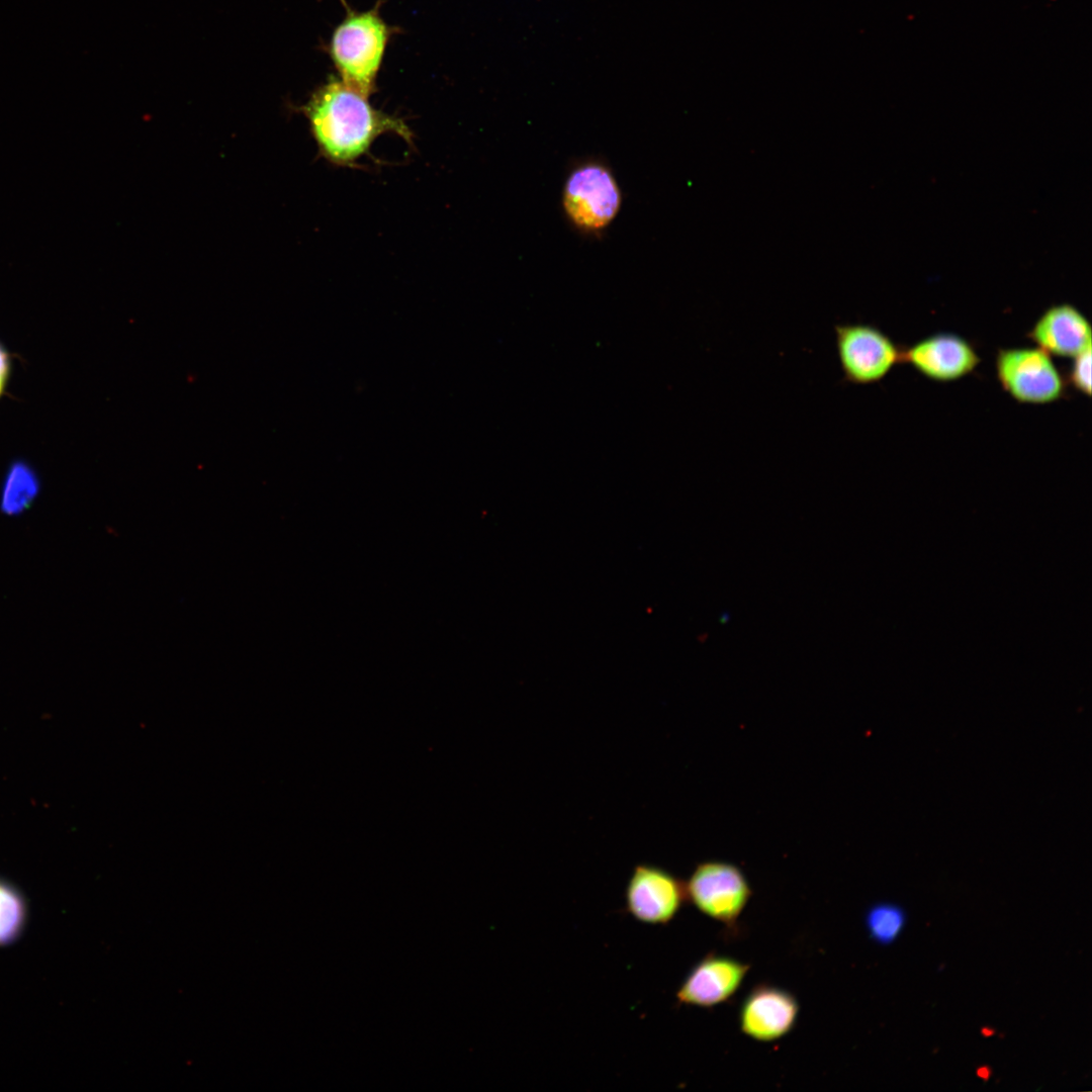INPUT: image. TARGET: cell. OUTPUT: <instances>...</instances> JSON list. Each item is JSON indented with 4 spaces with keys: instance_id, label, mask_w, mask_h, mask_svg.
Returning <instances> with one entry per match:
<instances>
[{
    "instance_id": "obj_1",
    "label": "cell",
    "mask_w": 1092,
    "mask_h": 1092,
    "mask_svg": "<svg viewBox=\"0 0 1092 1092\" xmlns=\"http://www.w3.org/2000/svg\"><path fill=\"white\" fill-rule=\"evenodd\" d=\"M300 111L320 154L338 166H355L383 133L413 143V133L401 119L375 110L366 96L344 82L330 81L317 89Z\"/></svg>"
},
{
    "instance_id": "obj_2",
    "label": "cell",
    "mask_w": 1092,
    "mask_h": 1092,
    "mask_svg": "<svg viewBox=\"0 0 1092 1092\" xmlns=\"http://www.w3.org/2000/svg\"><path fill=\"white\" fill-rule=\"evenodd\" d=\"M623 193L613 170L599 160L576 164L568 173L561 205L568 221L579 232L598 235L618 216Z\"/></svg>"
},
{
    "instance_id": "obj_3",
    "label": "cell",
    "mask_w": 1092,
    "mask_h": 1092,
    "mask_svg": "<svg viewBox=\"0 0 1092 1092\" xmlns=\"http://www.w3.org/2000/svg\"><path fill=\"white\" fill-rule=\"evenodd\" d=\"M387 39V29L373 12L348 17L335 31L332 55L343 82L368 97Z\"/></svg>"
},
{
    "instance_id": "obj_4",
    "label": "cell",
    "mask_w": 1092,
    "mask_h": 1092,
    "mask_svg": "<svg viewBox=\"0 0 1092 1092\" xmlns=\"http://www.w3.org/2000/svg\"><path fill=\"white\" fill-rule=\"evenodd\" d=\"M834 334L842 383L879 382L901 363L902 348L875 326L838 324L834 326Z\"/></svg>"
},
{
    "instance_id": "obj_5",
    "label": "cell",
    "mask_w": 1092,
    "mask_h": 1092,
    "mask_svg": "<svg viewBox=\"0 0 1092 1092\" xmlns=\"http://www.w3.org/2000/svg\"><path fill=\"white\" fill-rule=\"evenodd\" d=\"M995 367L1002 388L1019 402L1049 403L1064 395V378L1038 347L1000 349Z\"/></svg>"
},
{
    "instance_id": "obj_6",
    "label": "cell",
    "mask_w": 1092,
    "mask_h": 1092,
    "mask_svg": "<svg viewBox=\"0 0 1092 1092\" xmlns=\"http://www.w3.org/2000/svg\"><path fill=\"white\" fill-rule=\"evenodd\" d=\"M687 899L708 917L733 925L751 897L742 871L729 862L705 861L685 883Z\"/></svg>"
},
{
    "instance_id": "obj_7",
    "label": "cell",
    "mask_w": 1092,
    "mask_h": 1092,
    "mask_svg": "<svg viewBox=\"0 0 1092 1092\" xmlns=\"http://www.w3.org/2000/svg\"><path fill=\"white\" fill-rule=\"evenodd\" d=\"M687 899L685 883L666 870L637 864L625 890L626 911L637 921L665 925L678 913Z\"/></svg>"
},
{
    "instance_id": "obj_8",
    "label": "cell",
    "mask_w": 1092,
    "mask_h": 1092,
    "mask_svg": "<svg viewBox=\"0 0 1092 1092\" xmlns=\"http://www.w3.org/2000/svg\"><path fill=\"white\" fill-rule=\"evenodd\" d=\"M901 363L912 365L932 380L952 381L971 373L979 365L980 358L967 340L942 333L902 348Z\"/></svg>"
},
{
    "instance_id": "obj_9",
    "label": "cell",
    "mask_w": 1092,
    "mask_h": 1092,
    "mask_svg": "<svg viewBox=\"0 0 1092 1092\" xmlns=\"http://www.w3.org/2000/svg\"><path fill=\"white\" fill-rule=\"evenodd\" d=\"M749 966L732 958L708 954L698 962L680 984L678 1004L710 1008L730 999L739 989Z\"/></svg>"
},
{
    "instance_id": "obj_10",
    "label": "cell",
    "mask_w": 1092,
    "mask_h": 1092,
    "mask_svg": "<svg viewBox=\"0 0 1092 1092\" xmlns=\"http://www.w3.org/2000/svg\"><path fill=\"white\" fill-rule=\"evenodd\" d=\"M799 1009V1003L792 993L761 984L748 993L741 1005L740 1028L754 1040L772 1041L793 1029Z\"/></svg>"
},
{
    "instance_id": "obj_11",
    "label": "cell",
    "mask_w": 1092,
    "mask_h": 1092,
    "mask_svg": "<svg viewBox=\"0 0 1092 1092\" xmlns=\"http://www.w3.org/2000/svg\"><path fill=\"white\" fill-rule=\"evenodd\" d=\"M1049 355L1074 358L1091 348V327L1075 306L1063 303L1048 308L1027 333Z\"/></svg>"
},
{
    "instance_id": "obj_12",
    "label": "cell",
    "mask_w": 1092,
    "mask_h": 1092,
    "mask_svg": "<svg viewBox=\"0 0 1092 1092\" xmlns=\"http://www.w3.org/2000/svg\"><path fill=\"white\" fill-rule=\"evenodd\" d=\"M39 490V477L32 466L24 460H15L2 483L0 509L9 516L19 515L32 505Z\"/></svg>"
},
{
    "instance_id": "obj_13",
    "label": "cell",
    "mask_w": 1092,
    "mask_h": 1092,
    "mask_svg": "<svg viewBox=\"0 0 1092 1092\" xmlns=\"http://www.w3.org/2000/svg\"><path fill=\"white\" fill-rule=\"evenodd\" d=\"M29 919V907L23 892L0 877V947L17 941Z\"/></svg>"
},
{
    "instance_id": "obj_14",
    "label": "cell",
    "mask_w": 1092,
    "mask_h": 1092,
    "mask_svg": "<svg viewBox=\"0 0 1092 1092\" xmlns=\"http://www.w3.org/2000/svg\"><path fill=\"white\" fill-rule=\"evenodd\" d=\"M866 928L877 943H892L901 933L906 922L904 910L892 903L873 905L866 914Z\"/></svg>"
},
{
    "instance_id": "obj_15",
    "label": "cell",
    "mask_w": 1092,
    "mask_h": 1092,
    "mask_svg": "<svg viewBox=\"0 0 1092 1092\" xmlns=\"http://www.w3.org/2000/svg\"><path fill=\"white\" fill-rule=\"evenodd\" d=\"M1068 379L1078 391L1091 395V348L1073 358Z\"/></svg>"
},
{
    "instance_id": "obj_16",
    "label": "cell",
    "mask_w": 1092,
    "mask_h": 1092,
    "mask_svg": "<svg viewBox=\"0 0 1092 1092\" xmlns=\"http://www.w3.org/2000/svg\"><path fill=\"white\" fill-rule=\"evenodd\" d=\"M11 355L0 342V397L4 394L11 374Z\"/></svg>"
},
{
    "instance_id": "obj_17",
    "label": "cell",
    "mask_w": 1092,
    "mask_h": 1092,
    "mask_svg": "<svg viewBox=\"0 0 1092 1092\" xmlns=\"http://www.w3.org/2000/svg\"><path fill=\"white\" fill-rule=\"evenodd\" d=\"M978 1077L987 1080L990 1076V1069L988 1067H980L977 1071Z\"/></svg>"
}]
</instances>
